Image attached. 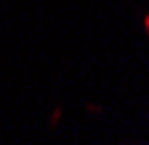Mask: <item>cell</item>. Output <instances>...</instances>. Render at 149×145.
Here are the masks:
<instances>
[{
  "mask_svg": "<svg viewBox=\"0 0 149 145\" xmlns=\"http://www.w3.org/2000/svg\"><path fill=\"white\" fill-rule=\"evenodd\" d=\"M146 29H149V13H146Z\"/></svg>",
  "mask_w": 149,
  "mask_h": 145,
  "instance_id": "6da1fadb",
  "label": "cell"
}]
</instances>
